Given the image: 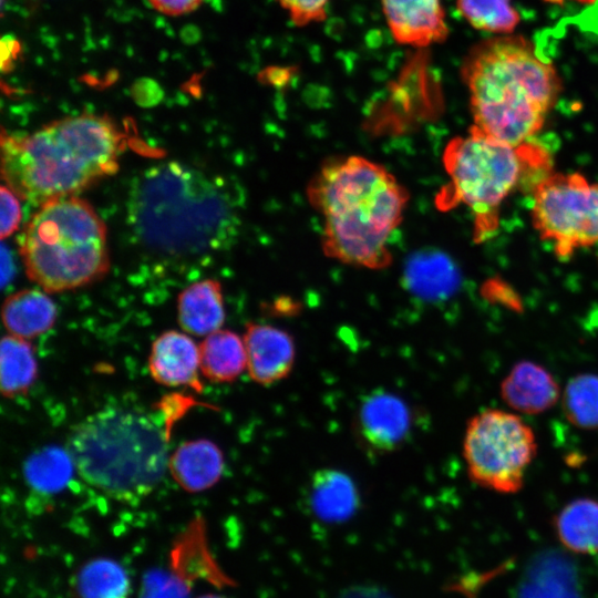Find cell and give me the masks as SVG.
<instances>
[{"label":"cell","mask_w":598,"mask_h":598,"mask_svg":"<svg viewBox=\"0 0 598 598\" xmlns=\"http://www.w3.org/2000/svg\"><path fill=\"white\" fill-rule=\"evenodd\" d=\"M241 195L220 177L178 162L155 165L131 188L128 225L142 245L167 256L219 250L236 237Z\"/></svg>","instance_id":"1"},{"label":"cell","mask_w":598,"mask_h":598,"mask_svg":"<svg viewBox=\"0 0 598 598\" xmlns=\"http://www.w3.org/2000/svg\"><path fill=\"white\" fill-rule=\"evenodd\" d=\"M307 195L322 217L328 257L370 269L390 265L389 239L409 194L385 167L355 155L328 159L310 179Z\"/></svg>","instance_id":"2"},{"label":"cell","mask_w":598,"mask_h":598,"mask_svg":"<svg viewBox=\"0 0 598 598\" xmlns=\"http://www.w3.org/2000/svg\"><path fill=\"white\" fill-rule=\"evenodd\" d=\"M122 143L114 122L93 113L54 121L30 134L2 133L1 174L18 197L41 206L114 174Z\"/></svg>","instance_id":"3"},{"label":"cell","mask_w":598,"mask_h":598,"mask_svg":"<svg viewBox=\"0 0 598 598\" xmlns=\"http://www.w3.org/2000/svg\"><path fill=\"white\" fill-rule=\"evenodd\" d=\"M461 75L473 126L515 146L527 144L543 128L561 90L554 65L520 35L478 42L465 56Z\"/></svg>","instance_id":"4"},{"label":"cell","mask_w":598,"mask_h":598,"mask_svg":"<svg viewBox=\"0 0 598 598\" xmlns=\"http://www.w3.org/2000/svg\"><path fill=\"white\" fill-rule=\"evenodd\" d=\"M66 451L87 484L122 502L151 494L169 458L167 432L148 414L127 408L89 415L72 431Z\"/></svg>","instance_id":"5"},{"label":"cell","mask_w":598,"mask_h":598,"mask_svg":"<svg viewBox=\"0 0 598 598\" xmlns=\"http://www.w3.org/2000/svg\"><path fill=\"white\" fill-rule=\"evenodd\" d=\"M20 255L27 276L44 291L83 287L110 268L106 227L85 199H52L28 221Z\"/></svg>","instance_id":"6"},{"label":"cell","mask_w":598,"mask_h":598,"mask_svg":"<svg viewBox=\"0 0 598 598\" xmlns=\"http://www.w3.org/2000/svg\"><path fill=\"white\" fill-rule=\"evenodd\" d=\"M535 152L532 145H511L472 126L466 136L445 147L443 164L450 183L437 196V205L445 209L463 204L474 213L478 229H487L528 169L544 161Z\"/></svg>","instance_id":"7"},{"label":"cell","mask_w":598,"mask_h":598,"mask_svg":"<svg viewBox=\"0 0 598 598\" xmlns=\"http://www.w3.org/2000/svg\"><path fill=\"white\" fill-rule=\"evenodd\" d=\"M536 453L532 427L512 412L484 410L466 425L463 457L471 481L481 487L517 493Z\"/></svg>","instance_id":"8"},{"label":"cell","mask_w":598,"mask_h":598,"mask_svg":"<svg viewBox=\"0 0 598 598\" xmlns=\"http://www.w3.org/2000/svg\"><path fill=\"white\" fill-rule=\"evenodd\" d=\"M533 226L558 257L598 245V183L579 174H549L534 185Z\"/></svg>","instance_id":"9"},{"label":"cell","mask_w":598,"mask_h":598,"mask_svg":"<svg viewBox=\"0 0 598 598\" xmlns=\"http://www.w3.org/2000/svg\"><path fill=\"white\" fill-rule=\"evenodd\" d=\"M357 429L362 441L373 452H390L408 437L411 414L402 399L377 390L362 400L358 410Z\"/></svg>","instance_id":"10"},{"label":"cell","mask_w":598,"mask_h":598,"mask_svg":"<svg viewBox=\"0 0 598 598\" xmlns=\"http://www.w3.org/2000/svg\"><path fill=\"white\" fill-rule=\"evenodd\" d=\"M393 39L403 45L424 48L448 37L441 0H381Z\"/></svg>","instance_id":"11"},{"label":"cell","mask_w":598,"mask_h":598,"mask_svg":"<svg viewBox=\"0 0 598 598\" xmlns=\"http://www.w3.org/2000/svg\"><path fill=\"white\" fill-rule=\"evenodd\" d=\"M247 371L252 381L271 385L290 373L296 357L289 333L270 324L249 322L243 336Z\"/></svg>","instance_id":"12"},{"label":"cell","mask_w":598,"mask_h":598,"mask_svg":"<svg viewBox=\"0 0 598 598\" xmlns=\"http://www.w3.org/2000/svg\"><path fill=\"white\" fill-rule=\"evenodd\" d=\"M148 371L159 384L190 386L199 391V347L183 332L166 331L152 344Z\"/></svg>","instance_id":"13"},{"label":"cell","mask_w":598,"mask_h":598,"mask_svg":"<svg viewBox=\"0 0 598 598\" xmlns=\"http://www.w3.org/2000/svg\"><path fill=\"white\" fill-rule=\"evenodd\" d=\"M501 396L507 406L525 414H539L551 409L561 398L553 374L529 360L515 363L501 383Z\"/></svg>","instance_id":"14"},{"label":"cell","mask_w":598,"mask_h":598,"mask_svg":"<svg viewBox=\"0 0 598 598\" xmlns=\"http://www.w3.org/2000/svg\"><path fill=\"white\" fill-rule=\"evenodd\" d=\"M168 470L183 489L202 492L219 481L224 471L223 453L208 440L184 442L169 456Z\"/></svg>","instance_id":"15"},{"label":"cell","mask_w":598,"mask_h":598,"mask_svg":"<svg viewBox=\"0 0 598 598\" xmlns=\"http://www.w3.org/2000/svg\"><path fill=\"white\" fill-rule=\"evenodd\" d=\"M177 319L192 336L206 337L219 330L225 321L220 283L205 279L184 289L177 300Z\"/></svg>","instance_id":"16"},{"label":"cell","mask_w":598,"mask_h":598,"mask_svg":"<svg viewBox=\"0 0 598 598\" xmlns=\"http://www.w3.org/2000/svg\"><path fill=\"white\" fill-rule=\"evenodd\" d=\"M55 318L54 302L37 289L17 291L7 298L2 306V320L9 334L25 340L50 330Z\"/></svg>","instance_id":"17"},{"label":"cell","mask_w":598,"mask_h":598,"mask_svg":"<svg viewBox=\"0 0 598 598\" xmlns=\"http://www.w3.org/2000/svg\"><path fill=\"white\" fill-rule=\"evenodd\" d=\"M559 543L579 555L598 553V499L579 497L563 506L553 519Z\"/></svg>","instance_id":"18"},{"label":"cell","mask_w":598,"mask_h":598,"mask_svg":"<svg viewBox=\"0 0 598 598\" xmlns=\"http://www.w3.org/2000/svg\"><path fill=\"white\" fill-rule=\"evenodd\" d=\"M199 347V369L212 382H231L247 369L244 338L229 330L206 336Z\"/></svg>","instance_id":"19"},{"label":"cell","mask_w":598,"mask_h":598,"mask_svg":"<svg viewBox=\"0 0 598 598\" xmlns=\"http://www.w3.org/2000/svg\"><path fill=\"white\" fill-rule=\"evenodd\" d=\"M404 280L408 290L414 296L436 300L452 293L457 285V274L443 254L420 251L408 260Z\"/></svg>","instance_id":"20"},{"label":"cell","mask_w":598,"mask_h":598,"mask_svg":"<svg viewBox=\"0 0 598 598\" xmlns=\"http://www.w3.org/2000/svg\"><path fill=\"white\" fill-rule=\"evenodd\" d=\"M310 486L311 508L323 520H344L358 506L359 495L354 483L340 471H318Z\"/></svg>","instance_id":"21"},{"label":"cell","mask_w":598,"mask_h":598,"mask_svg":"<svg viewBox=\"0 0 598 598\" xmlns=\"http://www.w3.org/2000/svg\"><path fill=\"white\" fill-rule=\"evenodd\" d=\"M37 360L31 343L12 334L0 344V388L7 398L24 393L37 377Z\"/></svg>","instance_id":"22"},{"label":"cell","mask_w":598,"mask_h":598,"mask_svg":"<svg viewBox=\"0 0 598 598\" xmlns=\"http://www.w3.org/2000/svg\"><path fill=\"white\" fill-rule=\"evenodd\" d=\"M560 399L570 424L581 430L598 429V374L579 373L573 377Z\"/></svg>","instance_id":"23"},{"label":"cell","mask_w":598,"mask_h":598,"mask_svg":"<svg viewBox=\"0 0 598 598\" xmlns=\"http://www.w3.org/2000/svg\"><path fill=\"white\" fill-rule=\"evenodd\" d=\"M460 14L474 29L495 34H511L520 21L512 0H456Z\"/></svg>","instance_id":"24"},{"label":"cell","mask_w":598,"mask_h":598,"mask_svg":"<svg viewBox=\"0 0 598 598\" xmlns=\"http://www.w3.org/2000/svg\"><path fill=\"white\" fill-rule=\"evenodd\" d=\"M79 590L82 598H126L128 579L115 563L94 560L81 571Z\"/></svg>","instance_id":"25"},{"label":"cell","mask_w":598,"mask_h":598,"mask_svg":"<svg viewBox=\"0 0 598 598\" xmlns=\"http://www.w3.org/2000/svg\"><path fill=\"white\" fill-rule=\"evenodd\" d=\"M71 457L56 450L41 452L29 460L25 474L29 482L42 491L61 487L68 480L71 470Z\"/></svg>","instance_id":"26"},{"label":"cell","mask_w":598,"mask_h":598,"mask_svg":"<svg viewBox=\"0 0 598 598\" xmlns=\"http://www.w3.org/2000/svg\"><path fill=\"white\" fill-rule=\"evenodd\" d=\"M287 12L292 23L305 27L321 22L327 17L331 0H276Z\"/></svg>","instance_id":"27"},{"label":"cell","mask_w":598,"mask_h":598,"mask_svg":"<svg viewBox=\"0 0 598 598\" xmlns=\"http://www.w3.org/2000/svg\"><path fill=\"white\" fill-rule=\"evenodd\" d=\"M1 226L0 237L4 239L12 235L21 220V208L18 196L6 185L0 188Z\"/></svg>","instance_id":"28"},{"label":"cell","mask_w":598,"mask_h":598,"mask_svg":"<svg viewBox=\"0 0 598 598\" xmlns=\"http://www.w3.org/2000/svg\"><path fill=\"white\" fill-rule=\"evenodd\" d=\"M203 0H148L158 12L166 16H182L196 10Z\"/></svg>","instance_id":"29"},{"label":"cell","mask_w":598,"mask_h":598,"mask_svg":"<svg viewBox=\"0 0 598 598\" xmlns=\"http://www.w3.org/2000/svg\"><path fill=\"white\" fill-rule=\"evenodd\" d=\"M342 598H388L385 595L370 589L352 590Z\"/></svg>","instance_id":"30"},{"label":"cell","mask_w":598,"mask_h":598,"mask_svg":"<svg viewBox=\"0 0 598 598\" xmlns=\"http://www.w3.org/2000/svg\"><path fill=\"white\" fill-rule=\"evenodd\" d=\"M546 2L553 3V4H563L566 1H574L582 4H589L592 3L595 0H545Z\"/></svg>","instance_id":"31"},{"label":"cell","mask_w":598,"mask_h":598,"mask_svg":"<svg viewBox=\"0 0 598 598\" xmlns=\"http://www.w3.org/2000/svg\"><path fill=\"white\" fill-rule=\"evenodd\" d=\"M204 598H220V597H216V596H208V597H204Z\"/></svg>","instance_id":"32"}]
</instances>
